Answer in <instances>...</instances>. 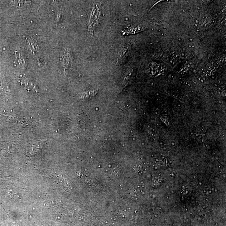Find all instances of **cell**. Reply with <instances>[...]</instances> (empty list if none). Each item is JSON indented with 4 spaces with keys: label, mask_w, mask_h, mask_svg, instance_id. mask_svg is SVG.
<instances>
[{
    "label": "cell",
    "mask_w": 226,
    "mask_h": 226,
    "mask_svg": "<svg viewBox=\"0 0 226 226\" xmlns=\"http://www.w3.org/2000/svg\"><path fill=\"white\" fill-rule=\"evenodd\" d=\"M100 6L98 4L94 5L92 10L90 14V19L89 22V31L90 32L93 31L95 24L98 19L100 13Z\"/></svg>",
    "instance_id": "1"
},
{
    "label": "cell",
    "mask_w": 226,
    "mask_h": 226,
    "mask_svg": "<svg viewBox=\"0 0 226 226\" xmlns=\"http://www.w3.org/2000/svg\"><path fill=\"white\" fill-rule=\"evenodd\" d=\"M130 49V45L127 44L123 45L121 47L118 52L117 58V63L118 64H121L124 62V60L127 56Z\"/></svg>",
    "instance_id": "2"
},
{
    "label": "cell",
    "mask_w": 226,
    "mask_h": 226,
    "mask_svg": "<svg viewBox=\"0 0 226 226\" xmlns=\"http://www.w3.org/2000/svg\"><path fill=\"white\" fill-rule=\"evenodd\" d=\"M13 5H14L15 6H18V7L19 6H22V5H24L27 4V3H29V1H13L12 2Z\"/></svg>",
    "instance_id": "3"
}]
</instances>
